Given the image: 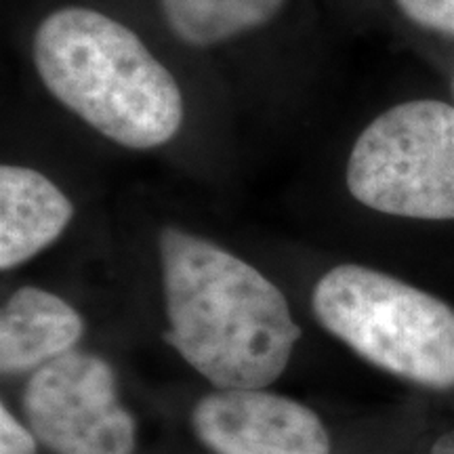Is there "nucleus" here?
I'll return each instance as SVG.
<instances>
[{
    "mask_svg": "<svg viewBox=\"0 0 454 454\" xmlns=\"http://www.w3.org/2000/svg\"><path fill=\"white\" fill-rule=\"evenodd\" d=\"M192 427L217 454H331L328 431L311 408L263 389L202 397Z\"/></svg>",
    "mask_w": 454,
    "mask_h": 454,
    "instance_id": "nucleus-6",
    "label": "nucleus"
},
{
    "mask_svg": "<svg viewBox=\"0 0 454 454\" xmlns=\"http://www.w3.org/2000/svg\"><path fill=\"white\" fill-rule=\"evenodd\" d=\"M21 408L30 431L53 454H133L135 421L121 404L106 360L67 354L32 372Z\"/></svg>",
    "mask_w": 454,
    "mask_h": 454,
    "instance_id": "nucleus-5",
    "label": "nucleus"
},
{
    "mask_svg": "<svg viewBox=\"0 0 454 454\" xmlns=\"http://www.w3.org/2000/svg\"><path fill=\"white\" fill-rule=\"evenodd\" d=\"M429 454H454V427H450L440 438H435L429 448Z\"/></svg>",
    "mask_w": 454,
    "mask_h": 454,
    "instance_id": "nucleus-12",
    "label": "nucleus"
},
{
    "mask_svg": "<svg viewBox=\"0 0 454 454\" xmlns=\"http://www.w3.org/2000/svg\"><path fill=\"white\" fill-rule=\"evenodd\" d=\"M164 24L181 44L211 49L270 26L286 0H158Z\"/></svg>",
    "mask_w": 454,
    "mask_h": 454,
    "instance_id": "nucleus-9",
    "label": "nucleus"
},
{
    "mask_svg": "<svg viewBox=\"0 0 454 454\" xmlns=\"http://www.w3.org/2000/svg\"><path fill=\"white\" fill-rule=\"evenodd\" d=\"M395 4L419 27L454 36V0H395Z\"/></svg>",
    "mask_w": 454,
    "mask_h": 454,
    "instance_id": "nucleus-10",
    "label": "nucleus"
},
{
    "mask_svg": "<svg viewBox=\"0 0 454 454\" xmlns=\"http://www.w3.org/2000/svg\"><path fill=\"white\" fill-rule=\"evenodd\" d=\"M82 331V317L67 301L36 286L20 288L0 314V368L36 371L72 351Z\"/></svg>",
    "mask_w": 454,
    "mask_h": 454,
    "instance_id": "nucleus-8",
    "label": "nucleus"
},
{
    "mask_svg": "<svg viewBox=\"0 0 454 454\" xmlns=\"http://www.w3.org/2000/svg\"><path fill=\"white\" fill-rule=\"evenodd\" d=\"M345 184L371 211L454 221V106L412 99L379 114L351 145Z\"/></svg>",
    "mask_w": 454,
    "mask_h": 454,
    "instance_id": "nucleus-4",
    "label": "nucleus"
},
{
    "mask_svg": "<svg viewBox=\"0 0 454 454\" xmlns=\"http://www.w3.org/2000/svg\"><path fill=\"white\" fill-rule=\"evenodd\" d=\"M34 70L57 104L127 150H154L179 135V82L122 21L98 9L61 7L38 24Z\"/></svg>",
    "mask_w": 454,
    "mask_h": 454,
    "instance_id": "nucleus-2",
    "label": "nucleus"
},
{
    "mask_svg": "<svg viewBox=\"0 0 454 454\" xmlns=\"http://www.w3.org/2000/svg\"><path fill=\"white\" fill-rule=\"evenodd\" d=\"M322 326L381 371L429 389H454V308L366 265L343 263L316 282Z\"/></svg>",
    "mask_w": 454,
    "mask_h": 454,
    "instance_id": "nucleus-3",
    "label": "nucleus"
},
{
    "mask_svg": "<svg viewBox=\"0 0 454 454\" xmlns=\"http://www.w3.org/2000/svg\"><path fill=\"white\" fill-rule=\"evenodd\" d=\"M74 217V204L41 170L0 167V268L13 270L51 247Z\"/></svg>",
    "mask_w": 454,
    "mask_h": 454,
    "instance_id": "nucleus-7",
    "label": "nucleus"
},
{
    "mask_svg": "<svg viewBox=\"0 0 454 454\" xmlns=\"http://www.w3.org/2000/svg\"><path fill=\"white\" fill-rule=\"evenodd\" d=\"M0 454H36V435L17 421L7 406L0 408Z\"/></svg>",
    "mask_w": 454,
    "mask_h": 454,
    "instance_id": "nucleus-11",
    "label": "nucleus"
},
{
    "mask_svg": "<svg viewBox=\"0 0 454 454\" xmlns=\"http://www.w3.org/2000/svg\"><path fill=\"white\" fill-rule=\"evenodd\" d=\"M164 339L219 389H263L288 366L301 328L257 268L213 240L167 225L158 234Z\"/></svg>",
    "mask_w": 454,
    "mask_h": 454,
    "instance_id": "nucleus-1",
    "label": "nucleus"
}]
</instances>
